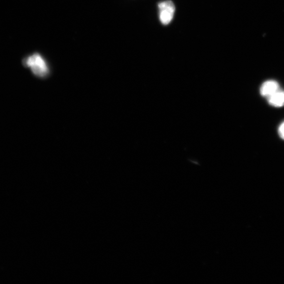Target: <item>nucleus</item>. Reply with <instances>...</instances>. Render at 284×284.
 Listing matches in <instances>:
<instances>
[{
    "label": "nucleus",
    "mask_w": 284,
    "mask_h": 284,
    "mask_svg": "<svg viewBox=\"0 0 284 284\" xmlns=\"http://www.w3.org/2000/svg\"><path fill=\"white\" fill-rule=\"evenodd\" d=\"M279 90V85L275 81H268L262 85L260 92L263 96L269 97Z\"/></svg>",
    "instance_id": "7ed1b4c3"
},
{
    "label": "nucleus",
    "mask_w": 284,
    "mask_h": 284,
    "mask_svg": "<svg viewBox=\"0 0 284 284\" xmlns=\"http://www.w3.org/2000/svg\"><path fill=\"white\" fill-rule=\"evenodd\" d=\"M270 104L275 107H281L284 105V91H278L269 97Z\"/></svg>",
    "instance_id": "20e7f679"
},
{
    "label": "nucleus",
    "mask_w": 284,
    "mask_h": 284,
    "mask_svg": "<svg viewBox=\"0 0 284 284\" xmlns=\"http://www.w3.org/2000/svg\"><path fill=\"white\" fill-rule=\"evenodd\" d=\"M25 63L32 72L39 77L43 78L48 74L49 70L47 63L42 56L38 53L29 56L25 61Z\"/></svg>",
    "instance_id": "f257e3e1"
},
{
    "label": "nucleus",
    "mask_w": 284,
    "mask_h": 284,
    "mask_svg": "<svg viewBox=\"0 0 284 284\" xmlns=\"http://www.w3.org/2000/svg\"><path fill=\"white\" fill-rule=\"evenodd\" d=\"M160 20L164 25H167L173 19L175 10V5L171 1L161 2L158 4Z\"/></svg>",
    "instance_id": "f03ea898"
},
{
    "label": "nucleus",
    "mask_w": 284,
    "mask_h": 284,
    "mask_svg": "<svg viewBox=\"0 0 284 284\" xmlns=\"http://www.w3.org/2000/svg\"><path fill=\"white\" fill-rule=\"evenodd\" d=\"M279 133L282 139H284V122L280 127Z\"/></svg>",
    "instance_id": "39448f33"
}]
</instances>
